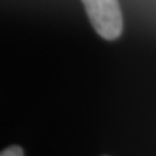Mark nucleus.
Instances as JSON below:
<instances>
[{
	"mask_svg": "<svg viewBox=\"0 0 156 156\" xmlns=\"http://www.w3.org/2000/svg\"><path fill=\"white\" fill-rule=\"evenodd\" d=\"M0 156H25L20 146H9L0 152Z\"/></svg>",
	"mask_w": 156,
	"mask_h": 156,
	"instance_id": "obj_2",
	"label": "nucleus"
},
{
	"mask_svg": "<svg viewBox=\"0 0 156 156\" xmlns=\"http://www.w3.org/2000/svg\"><path fill=\"white\" fill-rule=\"evenodd\" d=\"M93 28L101 38L114 41L123 32V15L119 0H81Z\"/></svg>",
	"mask_w": 156,
	"mask_h": 156,
	"instance_id": "obj_1",
	"label": "nucleus"
}]
</instances>
